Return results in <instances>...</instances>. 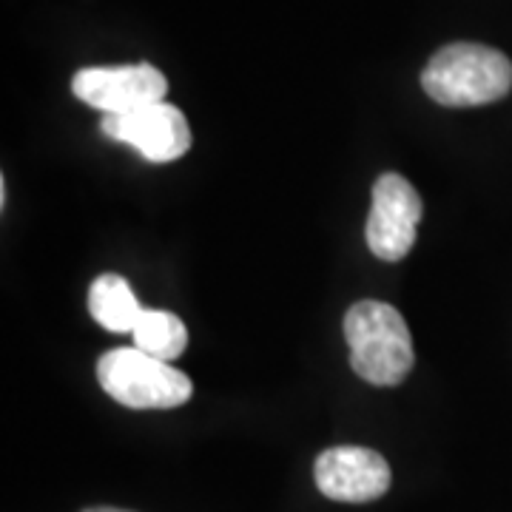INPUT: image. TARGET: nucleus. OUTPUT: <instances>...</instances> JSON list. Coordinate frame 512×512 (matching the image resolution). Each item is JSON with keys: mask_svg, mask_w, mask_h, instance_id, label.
<instances>
[{"mask_svg": "<svg viewBox=\"0 0 512 512\" xmlns=\"http://www.w3.org/2000/svg\"><path fill=\"white\" fill-rule=\"evenodd\" d=\"M350 367L376 387H396L413 370V336L404 316L387 302L362 299L345 313Z\"/></svg>", "mask_w": 512, "mask_h": 512, "instance_id": "f257e3e1", "label": "nucleus"}, {"mask_svg": "<svg viewBox=\"0 0 512 512\" xmlns=\"http://www.w3.org/2000/svg\"><path fill=\"white\" fill-rule=\"evenodd\" d=\"M421 86L441 106L470 109L504 100L512 89V63L481 43H450L430 57Z\"/></svg>", "mask_w": 512, "mask_h": 512, "instance_id": "f03ea898", "label": "nucleus"}, {"mask_svg": "<svg viewBox=\"0 0 512 512\" xmlns=\"http://www.w3.org/2000/svg\"><path fill=\"white\" fill-rule=\"evenodd\" d=\"M97 382L114 402L131 410H171L188 402L194 393L185 373L134 345L103 353L97 362Z\"/></svg>", "mask_w": 512, "mask_h": 512, "instance_id": "7ed1b4c3", "label": "nucleus"}, {"mask_svg": "<svg viewBox=\"0 0 512 512\" xmlns=\"http://www.w3.org/2000/svg\"><path fill=\"white\" fill-rule=\"evenodd\" d=\"M424 205L419 191L402 174H382L373 185V208L367 217V248L384 262H399L416 245Z\"/></svg>", "mask_w": 512, "mask_h": 512, "instance_id": "20e7f679", "label": "nucleus"}, {"mask_svg": "<svg viewBox=\"0 0 512 512\" xmlns=\"http://www.w3.org/2000/svg\"><path fill=\"white\" fill-rule=\"evenodd\" d=\"M72 92L86 106L106 114H131L163 103L168 80L151 63L134 66H92L74 74Z\"/></svg>", "mask_w": 512, "mask_h": 512, "instance_id": "39448f33", "label": "nucleus"}, {"mask_svg": "<svg viewBox=\"0 0 512 512\" xmlns=\"http://www.w3.org/2000/svg\"><path fill=\"white\" fill-rule=\"evenodd\" d=\"M100 128L111 140L137 148L148 163L180 160L191 148V128L185 114L165 100L131 114H106Z\"/></svg>", "mask_w": 512, "mask_h": 512, "instance_id": "423d86ee", "label": "nucleus"}, {"mask_svg": "<svg viewBox=\"0 0 512 512\" xmlns=\"http://www.w3.org/2000/svg\"><path fill=\"white\" fill-rule=\"evenodd\" d=\"M313 478L319 493L342 504H367L387 493L390 467L367 447H330L316 458Z\"/></svg>", "mask_w": 512, "mask_h": 512, "instance_id": "0eeeda50", "label": "nucleus"}, {"mask_svg": "<svg viewBox=\"0 0 512 512\" xmlns=\"http://www.w3.org/2000/svg\"><path fill=\"white\" fill-rule=\"evenodd\" d=\"M143 305L134 296L131 285L123 276L103 274L97 276L89 288V313L100 328L111 333H131L143 316Z\"/></svg>", "mask_w": 512, "mask_h": 512, "instance_id": "6e6552de", "label": "nucleus"}, {"mask_svg": "<svg viewBox=\"0 0 512 512\" xmlns=\"http://www.w3.org/2000/svg\"><path fill=\"white\" fill-rule=\"evenodd\" d=\"M131 339H134V348L148 356L174 362L177 356H183L188 345V330L177 313L143 311L140 322L131 330Z\"/></svg>", "mask_w": 512, "mask_h": 512, "instance_id": "1a4fd4ad", "label": "nucleus"}, {"mask_svg": "<svg viewBox=\"0 0 512 512\" xmlns=\"http://www.w3.org/2000/svg\"><path fill=\"white\" fill-rule=\"evenodd\" d=\"M83 512H131V510H117V507H92V510H83Z\"/></svg>", "mask_w": 512, "mask_h": 512, "instance_id": "9d476101", "label": "nucleus"}]
</instances>
